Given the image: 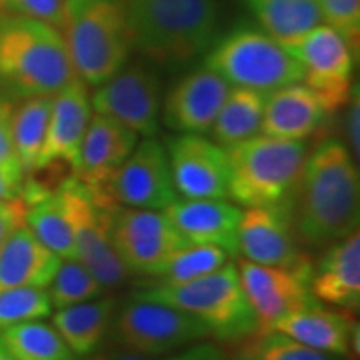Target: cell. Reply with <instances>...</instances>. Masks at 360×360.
I'll return each mask as SVG.
<instances>
[{
  "mask_svg": "<svg viewBox=\"0 0 360 360\" xmlns=\"http://www.w3.org/2000/svg\"><path fill=\"white\" fill-rule=\"evenodd\" d=\"M225 357L227 355L217 345L199 342V344H193L191 347L167 355V360H225Z\"/></svg>",
  "mask_w": 360,
  "mask_h": 360,
  "instance_id": "cell-40",
  "label": "cell"
},
{
  "mask_svg": "<svg viewBox=\"0 0 360 360\" xmlns=\"http://www.w3.org/2000/svg\"><path fill=\"white\" fill-rule=\"evenodd\" d=\"M204 65L231 87L264 96L304 80L299 62L259 25L240 24L215 40L205 52Z\"/></svg>",
  "mask_w": 360,
  "mask_h": 360,
  "instance_id": "cell-7",
  "label": "cell"
},
{
  "mask_svg": "<svg viewBox=\"0 0 360 360\" xmlns=\"http://www.w3.org/2000/svg\"><path fill=\"white\" fill-rule=\"evenodd\" d=\"M328 112L307 85L299 82L265 98L262 134L283 141H307L328 119Z\"/></svg>",
  "mask_w": 360,
  "mask_h": 360,
  "instance_id": "cell-23",
  "label": "cell"
},
{
  "mask_svg": "<svg viewBox=\"0 0 360 360\" xmlns=\"http://www.w3.org/2000/svg\"><path fill=\"white\" fill-rule=\"evenodd\" d=\"M265 98L267 96L254 90L232 87L209 130L212 141L229 148L259 135L262 132Z\"/></svg>",
  "mask_w": 360,
  "mask_h": 360,
  "instance_id": "cell-27",
  "label": "cell"
},
{
  "mask_svg": "<svg viewBox=\"0 0 360 360\" xmlns=\"http://www.w3.org/2000/svg\"><path fill=\"white\" fill-rule=\"evenodd\" d=\"M162 101L160 70L143 58L125 64L90 97L96 114L110 117L143 139L159 134Z\"/></svg>",
  "mask_w": 360,
  "mask_h": 360,
  "instance_id": "cell-10",
  "label": "cell"
},
{
  "mask_svg": "<svg viewBox=\"0 0 360 360\" xmlns=\"http://www.w3.org/2000/svg\"><path fill=\"white\" fill-rule=\"evenodd\" d=\"M310 290L319 302L357 310L360 305V232L359 229L327 247L312 267Z\"/></svg>",
  "mask_w": 360,
  "mask_h": 360,
  "instance_id": "cell-22",
  "label": "cell"
},
{
  "mask_svg": "<svg viewBox=\"0 0 360 360\" xmlns=\"http://www.w3.org/2000/svg\"><path fill=\"white\" fill-rule=\"evenodd\" d=\"M292 217L300 244L327 247L359 229V164L345 142L323 139L307 154Z\"/></svg>",
  "mask_w": 360,
  "mask_h": 360,
  "instance_id": "cell-1",
  "label": "cell"
},
{
  "mask_svg": "<svg viewBox=\"0 0 360 360\" xmlns=\"http://www.w3.org/2000/svg\"><path fill=\"white\" fill-rule=\"evenodd\" d=\"M285 49L302 67V82L319 97L328 114L347 105L354 90L357 53L339 32L321 24Z\"/></svg>",
  "mask_w": 360,
  "mask_h": 360,
  "instance_id": "cell-12",
  "label": "cell"
},
{
  "mask_svg": "<svg viewBox=\"0 0 360 360\" xmlns=\"http://www.w3.org/2000/svg\"><path fill=\"white\" fill-rule=\"evenodd\" d=\"M264 32L283 47L323 24L317 0H244Z\"/></svg>",
  "mask_w": 360,
  "mask_h": 360,
  "instance_id": "cell-26",
  "label": "cell"
},
{
  "mask_svg": "<svg viewBox=\"0 0 360 360\" xmlns=\"http://www.w3.org/2000/svg\"><path fill=\"white\" fill-rule=\"evenodd\" d=\"M52 309L47 289L17 287L0 292V330L49 317Z\"/></svg>",
  "mask_w": 360,
  "mask_h": 360,
  "instance_id": "cell-33",
  "label": "cell"
},
{
  "mask_svg": "<svg viewBox=\"0 0 360 360\" xmlns=\"http://www.w3.org/2000/svg\"><path fill=\"white\" fill-rule=\"evenodd\" d=\"M110 236L130 274L154 277L175 252L188 245L162 210L110 204Z\"/></svg>",
  "mask_w": 360,
  "mask_h": 360,
  "instance_id": "cell-11",
  "label": "cell"
},
{
  "mask_svg": "<svg viewBox=\"0 0 360 360\" xmlns=\"http://www.w3.org/2000/svg\"><path fill=\"white\" fill-rule=\"evenodd\" d=\"M94 357L90 360H167V355L165 357H147V355L130 352V350L115 347L114 349H105L101 350V352L92 354Z\"/></svg>",
  "mask_w": 360,
  "mask_h": 360,
  "instance_id": "cell-42",
  "label": "cell"
},
{
  "mask_svg": "<svg viewBox=\"0 0 360 360\" xmlns=\"http://www.w3.org/2000/svg\"><path fill=\"white\" fill-rule=\"evenodd\" d=\"M74 79L60 30L0 11V89L7 96L52 97Z\"/></svg>",
  "mask_w": 360,
  "mask_h": 360,
  "instance_id": "cell-3",
  "label": "cell"
},
{
  "mask_svg": "<svg viewBox=\"0 0 360 360\" xmlns=\"http://www.w3.org/2000/svg\"><path fill=\"white\" fill-rule=\"evenodd\" d=\"M231 89L209 67H197L182 75L164 96L160 122L175 134H207Z\"/></svg>",
  "mask_w": 360,
  "mask_h": 360,
  "instance_id": "cell-17",
  "label": "cell"
},
{
  "mask_svg": "<svg viewBox=\"0 0 360 360\" xmlns=\"http://www.w3.org/2000/svg\"><path fill=\"white\" fill-rule=\"evenodd\" d=\"M0 345L13 360H74L60 334L51 323L32 321L0 330Z\"/></svg>",
  "mask_w": 360,
  "mask_h": 360,
  "instance_id": "cell-30",
  "label": "cell"
},
{
  "mask_svg": "<svg viewBox=\"0 0 360 360\" xmlns=\"http://www.w3.org/2000/svg\"><path fill=\"white\" fill-rule=\"evenodd\" d=\"M60 262L25 222L17 225L0 249V292L17 287L47 289Z\"/></svg>",
  "mask_w": 360,
  "mask_h": 360,
  "instance_id": "cell-24",
  "label": "cell"
},
{
  "mask_svg": "<svg viewBox=\"0 0 360 360\" xmlns=\"http://www.w3.org/2000/svg\"><path fill=\"white\" fill-rule=\"evenodd\" d=\"M322 22L339 32L359 56L360 0H317Z\"/></svg>",
  "mask_w": 360,
  "mask_h": 360,
  "instance_id": "cell-35",
  "label": "cell"
},
{
  "mask_svg": "<svg viewBox=\"0 0 360 360\" xmlns=\"http://www.w3.org/2000/svg\"><path fill=\"white\" fill-rule=\"evenodd\" d=\"M60 30L75 75L87 87L114 77L134 52L125 0H65Z\"/></svg>",
  "mask_w": 360,
  "mask_h": 360,
  "instance_id": "cell-4",
  "label": "cell"
},
{
  "mask_svg": "<svg viewBox=\"0 0 360 360\" xmlns=\"http://www.w3.org/2000/svg\"><path fill=\"white\" fill-rule=\"evenodd\" d=\"M115 315V300L98 297L70 307L58 309L53 314L52 326L60 334L75 357H89L96 354L109 335Z\"/></svg>",
  "mask_w": 360,
  "mask_h": 360,
  "instance_id": "cell-25",
  "label": "cell"
},
{
  "mask_svg": "<svg viewBox=\"0 0 360 360\" xmlns=\"http://www.w3.org/2000/svg\"><path fill=\"white\" fill-rule=\"evenodd\" d=\"M52 97H27L22 98L19 105H13L12 141L17 159H19L20 167L24 170V177L32 174L35 165H37L45 134H47Z\"/></svg>",
  "mask_w": 360,
  "mask_h": 360,
  "instance_id": "cell-29",
  "label": "cell"
},
{
  "mask_svg": "<svg viewBox=\"0 0 360 360\" xmlns=\"http://www.w3.org/2000/svg\"><path fill=\"white\" fill-rule=\"evenodd\" d=\"M347 114H345V137H347L349 152L352 154L354 160L359 164L360 154V98H359V85H354L352 96L347 102Z\"/></svg>",
  "mask_w": 360,
  "mask_h": 360,
  "instance_id": "cell-38",
  "label": "cell"
},
{
  "mask_svg": "<svg viewBox=\"0 0 360 360\" xmlns=\"http://www.w3.org/2000/svg\"><path fill=\"white\" fill-rule=\"evenodd\" d=\"M139 143V135L110 117H90L74 177L89 188H98Z\"/></svg>",
  "mask_w": 360,
  "mask_h": 360,
  "instance_id": "cell-21",
  "label": "cell"
},
{
  "mask_svg": "<svg viewBox=\"0 0 360 360\" xmlns=\"http://www.w3.org/2000/svg\"><path fill=\"white\" fill-rule=\"evenodd\" d=\"M225 150L231 164L229 199L242 207L292 205L307 143L259 134Z\"/></svg>",
  "mask_w": 360,
  "mask_h": 360,
  "instance_id": "cell-5",
  "label": "cell"
},
{
  "mask_svg": "<svg viewBox=\"0 0 360 360\" xmlns=\"http://www.w3.org/2000/svg\"><path fill=\"white\" fill-rule=\"evenodd\" d=\"M134 297L167 304L191 314L219 340L237 342L257 334V319L242 289L233 262L224 264L214 272L186 283L148 285L135 292Z\"/></svg>",
  "mask_w": 360,
  "mask_h": 360,
  "instance_id": "cell-6",
  "label": "cell"
},
{
  "mask_svg": "<svg viewBox=\"0 0 360 360\" xmlns=\"http://www.w3.org/2000/svg\"><path fill=\"white\" fill-rule=\"evenodd\" d=\"M164 147L179 195L184 199H229L231 164L224 147L197 134L170 135Z\"/></svg>",
  "mask_w": 360,
  "mask_h": 360,
  "instance_id": "cell-15",
  "label": "cell"
},
{
  "mask_svg": "<svg viewBox=\"0 0 360 360\" xmlns=\"http://www.w3.org/2000/svg\"><path fill=\"white\" fill-rule=\"evenodd\" d=\"M74 231L77 260L98 278L105 290L119 289L132 276L117 255L110 236V204L75 177L60 186Z\"/></svg>",
  "mask_w": 360,
  "mask_h": 360,
  "instance_id": "cell-9",
  "label": "cell"
},
{
  "mask_svg": "<svg viewBox=\"0 0 360 360\" xmlns=\"http://www.w3.org/2000/svg\"><path fill=\"white\" fill-rule=\"evenodd\" d=\"M132 51L159 70L192 64L215 42L219 0H125Z\"/></svg>",
  "mask_w": 360,
  "mask_h": 360,
  "instance_id": "cell-2",
  "label": "cell"
},
{
  "mask_svg": "<svg viewBox=\"0 0 360 360\" xmlns=\"http://www.w3.org/2000/svg\"><path fill=\"white\" fill-rule=\"evenodd\" d=\"M231 255L214 245L188 244L175 252L162 269L150 277V285H177L204 277L229 262ZM148 287V285H147Z\"/></svg>",
  "mask_w": 360,
  "mask_h": 360,
  "instance_id": "cell-31",
  "label": "cell"
},
{
  "mask_svg": "<svg viewBox=\"0 0 360 360\" xmlns=\"http://www.w3.org/2000/svg\"><path fill=\"white\" fill-rule=\"evenodd\" d=\"M162 212L188 244L214 245L238 257L242 210L227 199H177Z\"/></svg>",
  "mask_w": 360,
  "mask_h": 360,
  "instance_id": "cell-19",
  "label": "cell"
},
{
  "mask_svg": "<svg viewBox=\"0 0 360 360\" xmlns=\"http://www.w3.org/2000/svg\"><path fill=\"white\" fill-rule=\"evenodd\" d=\"M47 292L52 307L58 310L98 299L107 290L98 282V278L79 260L64 259L58 265L52 282L49 283Z\"/></svg>",
  "mask_w": 360,
  "mask_h": 360,
  "instance_id": "cell-32",
  "label": "cell"
},
{
  "mask_svg": "<svg viewBox=\"0 0 360 360\" xmlns=\"http://www.w3.org/2000/svg\"><path fill=\"white\" fill-rule=\"evenodd\" d=\"M12 101L0 89V170L12 177L24 180V170L17 159L12 141Z\"/></svg>",
  "mask_w": 360,
  "mask_h": 360,
  "instance_id": "cell-37",
  "label": "cell"
},
{
  "mask_svg": "<svg viewBox=\"0 0 360 360\" xmlns=\"http://www.w3.org/2000/svg\"><path fill=\"white\" fill-rule=\"evenodd\" d=\"M250 360H344L339 355L322 352L300 344L281 332L257 335L249 347L242 350Z\"/></svg>",
  "mask_w": 360,
  "mask_h": 360,
  "instance_id": "cell-34",
  "label": "cell"
},
{
  "mask_svg": "<svg viewBox=\"0 0 360 360\" xmlns=\"http://www.w3.org/2000/svg\"><path fill=\"white\" fill-rule=\"evenodd\" d=\"M25 210L27 205L22 197L0 204V249H2L8 233H11L17 225L25 222Z\"/></svg>",
  "mask_w": 360,
  "mask_h": 360,
  "instance_id": "cell-39",
  "label": "cell"
},
{
  "mask_svg": "<svg viewBox=\"0 0 360 360\" xmlns=\"http://www.w3.org/2000/svg\"><path fill=\"white\" fill-rule=\"evenodd\" d=\"M238 255L249 262L270 267H314L297 237L292 205L247 207L238 225Z\"/></svg>",
  "mask_w": 360,
  "mask_h": 360,
  "instance_id": "cell-16",
  "label": "cell"
},
{
  "mask_svg": "<svg viewBox=\"0 0 360 360\" xmlns=\"http://www.w3.org/2000/svg\"><path fill=\"white\" fill-rule=\"evenodd\" d=\"M22 187H24V180L12 177L0 170V204L22 197Z\"/></svg>",
  "mask_w": 360,
  "mask_h": 360,
  "instance_id": "cell-41",
  "label": "cell"
},
{
  "mask_svg": "<svg viewBox=\"0 0 360 360\" xmlns=\"http://www.w3.org/2000/svg\"><path fill=\"white\" fill-rule=\"evenodd\" d=\"M0 360H13L11 355H8L7 350L2 347V345H0Z\"/></svg>",
  "mask_w": 360,
  "mask_h": 360,
  "instance_id": "cell-43",
  "label": "cell"
},
{
  "mask_svg": "<svg viewBox=\"0 0 360 360\" xmlns=\"http://www.w3.org/2000/svg\"><path fill=\"white\" fill-rule=\"evenodd\" d=\"M90 117L92 103L87 85L77 77L52 97L47 134L34 172L47 167H69L74 174Z\"/></svg>",
  "mask_w": 360,
  "mask_h": 360,
  "instance_id": "cell-18",
  "label": "cell"
},
{
  "mask_svg": "<svg viewBox=\"0 0 360 360\" xmlns=\"http://www.w3.org/2000/svg\"><path fill=\"white\" fill-rule=\"evenodd\" d=\"M109 334L117 347L147 357H165L204 342L210 332L184 310L132 297L114 315Z\"/></svg>",
  "mask_w": 360,
  "mask_h": 360,
  "instance_id": "cell-8",
  "label": "cell"
},
{
  "mask_svg": "<svg viewBox=\"0 0 360 360\" xmlns=\"http://www.w3.org/2000/svg\"><path fill=\"white\" fill-rule=\"evenodd\" d=\"M225 360H250L249 357H247L245 354H237V355H233V357H225Z\"/></svg>",
  "mask_w": 360,
  "mask_h": 360,
  "instance_id": "cell-44",
  "label": "cell"
},
{
  "mask_svg": "<svg viewBox=\"0 0 360 360\" xmlns=\"http://www.w3.org/2000/svg\"><path fill=\"white\" fill-rule=\"evenodd\" d=\"M25 205V224L34 236L62 260H77L74 231L60 187Z\"/></svg>",
  "mask_w": 360,
  "mask_h": 360,
  "instance_id": "cell-28",
  "label": "cell"
},
{
  "mask_svg": "<svg viewBox=\"0 0 360 360\" xmlns=\"http://www.w3.org/2000/svg\"><path fill=\"white\" fill-rule=\"evenodd\" d=\"M238 278L255 319L257 334L272 332L281 319L319 304L310 290V270L270 267L238 259Z\"/></svg>",
  "mask_w": 360,
  "mask_h": 360,
  "instance_id": "cell-14",
  "label": "cell"
},
{
  "mask_svg": "<svg viewBox=\"0 0 360 360\" xmlns=\"http://www.w3.org/2000/svg\"><path fill=\"white\" fill-rule=\"evenodd\" d=\"M109 204L130 209L165 210L179 199L164 143L155 137L139 142L122 165L98 188H90Z\"/></svg>",
  "mask_w": 360,
  "mask_h": 360,
  "instance_id": "cell-13",
  "label": "cell"
},
{
  "mask_svg": "<svg viewBox=\"0 0 360 360\" xmlns=\"http://www.w3.org/2000/svg\"><path fill=\"white\" fill-rule=\"evenodd\" d=\"M272 332L342 359L359 354V323L350 310H330L315 304L281 319Z\"/></svg>",
  "mask_w": 360,
  "mask_h": 360,
  "instance_id": "cell-20",
  "label": "cell"
},
{
  "mask_svg": "<svg viewBox=\"0 0 360 360\" xmlns=\"http://www.w3.org/2000/svg\"><path fill=\"white\" fill-rule=\"evenodd\" d=\"M65 0H0V11L29 17L60 30L64 24Z\"/></svg>",
  "mask_w": 360,
  "mask_h": 360,
  "instance_id": "cell-36",
  "label": "cell"
}]
</instances>
